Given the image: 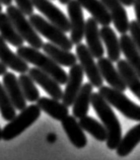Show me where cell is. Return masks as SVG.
Wrapping results in <instances>:
<instances>
[{
  "label": "cell",
  "instance_id": "obj_1",
  "mask_svg": "<svg viewBox=\"0 0 140 160\" xmlns=\"http://www.w3.org/2000/svg\"><path fill=\"white\" fill-rule=\"evenodd\" d=\"M91 104L95 109L97 117L101 121V123L107 129L108 138L106 142H107L108 148L111 150L117 149L123 138L122 129L120 122L111 108V104L107 102V99L100 92H93L92 93Z\"/></svg>",
  "mask_w": 140,
  "mask_h": 160
},
{
  "label": "cell",
  "instance_id": "obj_2",
  "mask_svg": "<svg viewBox=\"0 0 140 160\" xmlns=\"http://www.w3.org/2000/svg\"><path fill=\"white\" fill-rule=\"evenodd\" d=\"M16 53L28 63H31L37 68L43 70L44 72L51 75L60 84H66L67 79H68V74L61 68V65L55 62L46 53H42L39 51V49L33 48L31 46L25 47L23 45L18 48Z\"/></svg>",
  "mask_w": 140,
  "mask_h": 160
},
{
  "label": "cell",
  "instance_id": "obj_3",
  "mask_svg": "<svg viewBox=\"0 0 140 160\" xmlns=\"http://www.w3.org/2000/svg\"><path fill=\"white\" fill-rule=\"evenodd\" d=\"M41 112L42 109L38 104H31L20 111L18 115L8 122V124L2 129V140L10 141L19 136L39 119Z\"/></svg>",
  "mask_w": 140,
  "mask_h": 160
},
{
  "label": "cell",
  "instance_id": "obj_4",
  "mask_svg": "<svg viewBox=\"0 0 140 160\" xmlns=\"http://www.w3.org/2000/svg\"><path fill=\"white\" fill-rule=\"evenodd\" d=\"M99 92L107 99V102L115 108L127 119L140 122V106L130 100L124 94V91L117 90L111 86H101Z\"/></svg>",
  "mask_w": 140,
  "mask_h": 160
},
{
  "label": "cell",
  "instance_id": "obj_5",
  "mask_svg": "<svg viewBox=\"0 0 140 160\" xmlns=\"http://www.w3.org/2000/svg\"><path fill=\"white\" fill-rule=\"evenodd\" d=\"M6 13L9 16L11 22H13L16 31L22 36L23 39L33 48L42 49L43 48V40L41 39L39 33L36 31V28L33 27L29 20L25 18L23 12L19 9L18 6L9 5L6 8Z\"/></svg>",
  "mask_w": 140,
  "mask_h": 160
},
{
  "label": "cell",
  "instance_id": "obj_6",
  "mask_svg": "<svg viewBox=\"0 0 140 160\" xmlns=\"http://www.w3.org/2000/svg\"><path fill=\"white\" fill-rule=\"evenodd\" d=\"M29 20L36 28V31L42 35V37L48 39L52 44L57 45L63 49L69 50V51L73 48V43L71 39L66 36V33L54 23L47 22L41 15L33 13L29 15Z\"/></svg>",
  "mask_w": 140,
  "mask_h": 160
},
{
  "label": "cell",
  "instance_id": "obj_7",
  "mask_svg": "<svg viewBox=\"0 0 140 160\" xmlns=\"http://www.w3.org/2000/svg\"><path fill=\"white\" fill-rule=\"evenodd\" d=\"M75 51L76 56H77L80 62V65L82 66L84 73L87 76L90 82L96 88L103 86L104 78L101 74L99 65H97V63L95 62V59H93L95 57H93V55L90 51L87 46L80 43L76 45Z\"/></svg>",
  "mask_w": 140,
  "mask_h": 160
},
{
  "label": "cell",
  "instance_id": "obj_8",
  "mask_svg": "<svg viewBox=\"0 0 140 160\" xmlns=\"http://www.w3.org/2000/svg\"><path fill=\"white\" fill-rule=\"evenodd\" d=\"M67 12L70 20V39L73 45H78L82 42L86 32V22H84L82 6L78 0H70L67 3Z\"/></svg>",
  "mask_w": 140,
  "mask_h": 160
},
{
  "label": "cell",
  "instance_id": "obj_9",
  "mask_svg": "<svg viewBox=\"0 0 140 160\" xmlns=\"http://www.w3.org/2000/svg\"><path fill=\"white\" fill-rule=\"evenodd\" d=\"M34 6L42 14H44L49 22L54 23L64 32H68L71 29L69 18L63 13L55 4L50 2V0H33Z\"/></svg>",
  "mask_w": 140,
  "mask_h": 160
},
{
  "label": "cell",
  "instance_id": "obj_10",
  "mask_svg": "<svg viewBox=\"0 0 140 160\" xmlns=\"http://www.w3.org/2000/svg\"><path fill=\"white\" fill-rule=\"evenodd\" d=\"M84 76V70L82 66L75 63L74 65L70 67L69 73H68V79L66 82V87L63 93L62 102L65 103L67 107L73 106L74 100L77 96L79 90L82 87V81Z\"/></svg>",
  "mask_w": 140,
  "mask_h": 160
},
{
  "label": "cell",
  "instance_id": "obj_11",
  "mask_svg": "<svg viewBox=\"0 0 140 160\" xmlns=\"http://www.w3.org/2000/svg\"><path fill=\"white\" fill-rule=\"evenodd\" d=\"M28 73L34 79V81L37 84H39L51 98L59 100L62 99L64 91L61 89L60 87L61 84L56 79L51 76V75L44 72L43 70L37 68V67H35V68H29Z\"/></svg>",
  "mask_w": 140,
  "mask_h": 160
},
{
  "label": "cell",
  "instance_id": "obj_12",
  "mask_svg": "<svg viewBox=\"0 0 140 160\" xmlns=\"http://www.w3.org/2000/svg\"><path fill=\"white\" fill-rule=\"evenodd\" d=\"M97 65H99L101 76L110 86L120 91H125L128 88L120 71L118 70V68H115L113 61L110 60L109 58H100L97 61Z\"/></svg>",
  "mask_w": 140,
  "mask_h": 160
},
{
  "label": "cell",
  "instance_id": "obj_13",
  "mask_svg": "<svg viewBox=\"0 0 140 160\" xmlns=\"http://www.w3.org/2000/svg\"><path fill=\"white\" fill-rule=\"evenodd\" d=\"M84 39L93 57L100 59L104 56L105 50L103 47V40L101 37V29H99V22L93 18H90L86 22Z\"/></svg>",
  "mask_w": 140,
  "mask_h": 160
},
{
  "label": "cell",
  "instance_id": "obj_14",
  "mask_svg": "<svg viewBox=\"0 0 140 160\" xmlns=\"http://www.w3.org/2000/svg\"><path fill=\"white\" fill-rule=\"evenodd\" d=\"M3 85L5 87L8 95H9L12 104L16 108V111H23L27 108V98H24L22 86H20L18 78L15 76L14 73L6 72L3 75Z\"/></svg>",
  "mask_w": 140,
  "mask_h": 160
},
{
  "label": "cell",
  "instance_id": "obj_15",
  "mask_svg": "<svg viewBox=\"0 0 140 160\" xmlns=\"http://www.w3.org/2000/svg\"><path fill=\"white\" fill-rule=\"evenodd\" d=\"M0 61L6 65L7 68L18 73H28L29 70V63L18 55V53L14 54L11 51L8 47L7 42L1 35H0Z\"/></svg>",
  "mask_w": 140,
  "mask_h": 160
},
{
  "label": "cell",
  "instance_id": "obj_16",
  "mask_svg": "<svg viewBox=\"0 0 140 160\" xmlns=\"http://www.w3.org/2000/svg\"><path fill=\"white\" fill-rule=\"evenodd\" d=\"M106 7L110 11V14L112 16L113 23L116 29L123 35L129 32L130 22L127 16V11L125 9V5L120 0H101Z\"/></svg>",
  "mask_w": 140,
  "mask_h": 160
},
{
  "label": "cell",
  "instance_id": "obj_17",
  "mask_svg": "<svg viewBox=\"0 0 140 160\" xmlns=\"http://www.w3.org/2000/svg\"><path fill=\"white\" fill-rule=\"evenodd\" d=\"M61 125L72 145H74V147L78 149L86 147L87 139L84 135V130L81 128L79 122L76 121V118L74 116L68 115L61 121Z\"/></svg>",
  "mask_w": 140,
  "mask_h": 160
},
{
  "label": "cell",
  "instance_id": "obj_18",
  "mask_svg": "<svg viewBox=\"0 0 140 160\" xmlns=\"http://www.w3.org/2000/svg\"><path fill=\"white\" fill-rule=\"evenodd\" d=\"M78 2L101 26H110L113 22L110 11L101 0H78Z\"/></svg>",
  "mask_w": 140,
  "mask_h": 160
},
{
  "label": "cell",
  "instance_id": "obj_19",
  "mask_svg": "<svg viewBox=\"0 0 140 160\" xmlns=\"http://www.w3.org/2000/svg\"><path fill=\"white\" fill-rule=\"evenodd\" d=\"M37 104L44 112L57 121H62L69 113L68 107L65 103H63V102H60L59 99L53 98L51 96L50 98H45V96L40 98L38 99Z\"/></svg>",
  "mask_w": 140,
  "mask_h": 160
},
{
  "label": "cell",
  "instance_id": "obj_20",
  "mask_svg": "<svg viewBox=\"0 0 140 160\" xmlns=\"http://www.w3.org/2000/svg\"><path fill=\"white\" fill-rule=\"evenodd\" d=\"M43 52L46 53L48 56H50L55 62H57L59 65L65 66V67H71L77 63L78 58L76 55L72 54L69 50L63 49L57 45H54L50 43H45L43 45Z\"/></svg>",
  "mask_w": 140,
  "mask_h": 160
},
{
  "label": "cell",
  "instance_id": "obj_21",
  "mask_svg": "<svg viewBox=\"0 0 140 160\" xmlns=\"http://www.w3.org/2000/svg\"><path fill=\"white\" fill-rule=\"evenodd\" d=\"M93 86L91 82L84 83L81 89L79 90L77 96L74 100L73 108H72V112L76 119H81V118L86 117L90 109V104L91 102V95H92V89Z\"/></svg>",
  "mask_w": 140,
  "mask_h": 160
},
{
  "label": "cell",
  "instance_id": "obj_22",
  "mask_svg": "<svg viewBox=\"0 0 140 160\" xmlns=\"http://www.w3.org/2000/svg\"><path fill=\"white\" fill-rule=\"evenodd\" d=\"M101 37L107 48L108 58L113 62H118L120 60L122 50L120 39H118L114 29L110 26H104L101 28Z\"/></svg>",
  "mask_w": 140,
  "mask_h": 160
},
{
  "label": "cell",
  "instance_id": "obj_23",
  "mask_svg": "<svg viewBox=\"0 0 140 160\" xmlns=\"http://www.w3.org/2000/svg\"><path fill=\"white\" fill-rule=\"evenodd\" d=\"M121 50L126 58V61L135 70V72L140 77V51L134 44L131 36L123 33L120 38Z\"/></svg>",
  "mask_w": 140,
  "mask_h": 160
},
{
  "label": "cell",
  "instance_id": "obj_24",
  "mask_svg": "<svg viewBox=\"0 0 140 160\" xmlns=\"http://www.w3.org/2000/svg\"><path fill=\"white\" fill-rule=\"evenodd\" d=\"M0 35L4 38L7 43H9L16 49L23 45L24 40L16 31L9 16L7 13H2V12H0Z\"/></svg>",
  "mask_w": 140,
  "mask_h": 160
},
{
  "label": "cell",
  "instance_id": "obj_25",
  "mask_svg": "<svg viewBox=\"0 0 140 160\" xmlns=\"http://www.w3.org/2000/svg\"><path fill=\"white\" fill-rule=\"evenodd\" d=\"M117 68L124 78L129 90L140 100V77L126 60H119Z\"/></svg>",
  "mask_w": 140,
  "mask_h": 160
},
{
  "label": "cell",
  "instance_id": "obj_26",
  "mask_svg": "<svg viewBox=\"0 0 140 160\" xmlns=\"http://www.w3.org/2000/svg\"><path fill=\"white\" fill-rule=\"evenodd\" d=\"M140 143V123L132 129H130L127 134L122 138L121 143L116 149L118 156L125 157L129 155Z\"/></svg>",
  "mask_w": 140,
  "mask_h": 160
},
{
  "label": "cell",
  "instance_id": "obj_27",
  "mask_svg": "<svg viewBox=\"0 0 140 160\" xmlns=\"http://www.w3.org/2000/svg\"><path fill=\"white\" fill-rule=\"evenodd\" d=\"M79 124L84 131L90 133L97 141H100V142L107 141V138H108L107 129H106V127L103 125V123H100L95 118L86 116L81 118V119H79Z\"/></svg>",
  "mask_w": 140,
  "mask_h": 160
},
{
  "label": "cell",
  "instance_id": "obj_28",
  "mask_svg": "<svg viewBox=\"0 0 140 160\" xmlns=\"http://www.w3.org/2000/svg\"><path fill=\"white\" fill-rule=\"evenodd\" d=\"M19 83L22 86L23 92L24 94V98H27L28 102H36L38 99L40 98V92L36 87V82L34 81V79L29 76L28 73H20L19 77Z\"/></svg>",
  "mask_w": 140,
  "mask_h": 160
},
{
  "label": "cell",
  "instance_id": "obj_29",
  "mask_svg": "<svg viewBox=\"0 0 140 160\" xmlns=\"http://www.w3.org/2000/svg\"><path fill=\"white\" fill-rule=\"evenodd\" d=\"M0 112L3 119L7 122L11 121L16 116V108L12 104L5 87L1 83H0Z\"/></svg>",
  "mask_w": 140,
  "mask_h": 160
},
{
  "label": "cell",
  "instance_id": "obj_30",
  "mask_svg": "<svg viewBox=\"0 0 140 160\" xmlns=\"http://www.w3.org/2000/svg\"><path fill=\"white\" fill-rule=\"evenodd\" d=\"M129 32H131V38H132L134 44L140 51V26L137 20H132L130 22Z\"/></svg>",
  "mask_w": 140,
  "mask_h": 160
},
{
  "label": "cell",
  "instance_id": "obj_31",
  "mask_svg": "<svg viewBox=\"0 0 140 160\" xmlns=\"http://www.w3.org/2000/svg\"><path fill=\"white\" fill-rule=\"evenodd\" d=\"M18 6L20 10H22L25 15H32L34 13V3L33 0H14Z\"/></svg>",
  "mask_w": 140,
  "mask_h": 160
},
{
  "label": "cell",
  "instance_id": "obj_32",
  "mask_svg": "<svg viewBox=\"0 0 140 160\" xmlns=\"http://www.w3.org/2000/svg\"><path fill=\"white\" fill-rule=\"evenodd\" d=\"M133 7H134L135 14H136V20L140 26V0H134Z\"/></svg>",
  "mask_w": 140,
  "mask_h": 160
},
{
  "label": "cell",
  "instance_id": "obj_33",
  "mask_svg": "<svg viewBox=\"0 0 140 160\" xmlns=\"http://www.w3.org/2000/svg\"><path fill=\"white\" fill-rule=\"evenodd\" d=\"M6 72H7V66L4 65L3 63L0 61V76H1V75H4Z\"/></svg>",
  "mask_w": 140,
  "mask_h": 160
},
{
  "label": "cell",
  "instance_id": "obj_34",
  "mask_svg": "<svg viewBox=\"0 0 140 160\" xmlns=\"http://www.w3.org/2000/svg\"><path fill=\"white\" fill-rule=\"evenodd\" d=\"M120 1L124 4L125 6L129 7V6H132L133 3H134V0H120Z\"/></svg>",
  "mask_w": 140,
  "mask_h": 160
},
{
  "label": "cell",
  "instance_id": "obj_35",
  "mask_svg": "<svg viewBox=\"0 0 140 160\" xmlns=\"http://www.w3.org/2000/svg\"><path fill=\"white\" fill-rule=\"evenodd\" d=\"M47 140H48L50 143H54L55 141H56V136H55L54 134H49L48 138H47Z\"/></svg>",
  "mask_w": 140,
  "mask_h": 160
},
{
  "label": "cell",
  "instance_id": "obj_36",
  "mask_svg": "<svg viewBox=\"0 0 140 160\" xmlns=\"http://www.w3.org/2000/svg\"><path fill=\"white\" fill-rule=\"evenodd\" d=\"M0 2H1L3 5H5V6H9L11 5V3H12V0H0Z\"/></svg>",
  "mask_w": 140,
  "mask_h": 160
},
{
  "label": "cell",
  "instance_id": "obj_37",
  "mask_svg": "<svg viewBox=\"0 0 140 160\" xmlns=\"http://www.w3.org/2000/svg\"><path fill=\"white\" fill-rule=\"evenodd\" d=\"M59 2H60L61 4H63V5H67V3H68L70 0H58Z\"/></svg>",
  "mask_w": 140,
  "mask_h": 160
},
{
  "label": "cell",
  "instance_id": "obj_38",
  "mask_svg": "<svg viewBox=\"0 0 140 160\" xmlns=\"http://www.w3.org/2000/svg\"><path fill=\"white\" fill-rule=\"evenodd\" d=\"M2 139V130H1V128H0V140Z\"/></svg>",
  "mask_w": 140,
  "mask_h": 160
},
{
  "label": "cell",
  "instance_id": "obj_39",
  "mask_svg": "<svg viewBox=\"0 0 140 160\" xmlns=\"http://www.w3.org/2000/svg\"><path fill=\"white\" fill-rule=\"evenodd\" d=\"M1 5H3V4L0 2V12H2V6Z\"/></svg>",
  "mask_w": 140,
  "mask_h": 160
}]
</instances>
